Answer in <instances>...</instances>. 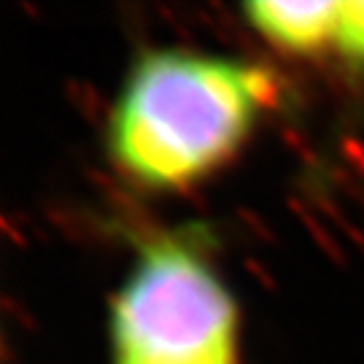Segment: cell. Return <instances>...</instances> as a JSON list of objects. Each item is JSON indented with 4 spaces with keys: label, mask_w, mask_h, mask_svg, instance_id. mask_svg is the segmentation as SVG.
I'll list each match as a JSON object with an SVG mask.
<instances>
[{
    "label": "cell",
    "mask_w": 364,
    "mask_h": 364,
    "mask_svg": "<svg viewBox=\"0 0 364 364\" xmlns=\"http://www.w3.org/2000/svg\"><path fill=\"white\" fill-rule=\"evenodd\" d=\"M335 46L353 63H364V0H343Z\"/></svg>",
    "instance_id": "277c9868"
},
{
    "label": "cell",
    "mask_w": 364,
    "mask_h": 364,
    "mask_svg": "<svg viewBox=\"0 0 364 364\" xmlns=\"http://www.w3.org/2000/svg\"><path fill=\"white\" fill-rule=\"evenodd\" d=\"M275 92L273 73L251 63L183 49L144 52L108 119L111 159L146 189H189L232 162Z\"/></svg>",
    "instance_id": "6da1fadb"
},
{
    "label": "cell",
    "mask_w": 364,
    "mask_h": 364,
    "mask_svg": "<svg viewBox=\"0 0 364 364\" xmlns=\"http://www.w3.org/2000/svg\"><path fill=\"white\" fill-rule=\"evenodd\" d=\"M108 329L114 364H240L237 305L195 232L146 240Z\"/></svg>",
    "instance_id": "7a4b0ae2"
},
{
    "label": "cell",
    "mask_w": 364,
    "mask_h": 364,
    "mask_svg": "<svg viewBox=\"0 0 364 364\" xmlns=\"http://www.w3.org/2000/svg\"><path fill=\"white\" fill-rule=\"evenodd\" d=\"M343 0L278 3L254 0L243 6L248 25L275 49L289 54H316L338 41Z\"/></svg>",
    "instance_id": "3957f363"
}]
</instances>
